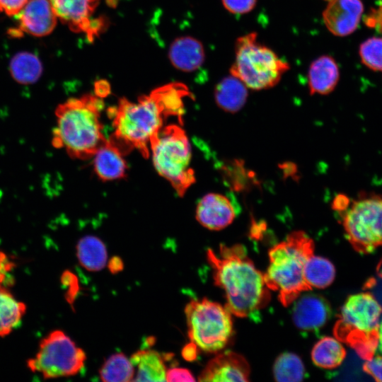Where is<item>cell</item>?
Here are the masks:
<instances>
[{"mask_svg": "<svg viewBox=\"0 0 382 382\" xmlns=\"http://www.w3.org/2000/svg\"><path fill=\"white\" fill-rule=\"evenodd\" d=\"M246 252L241 244L221 245L219 255L208 249L207 257L214 270L215 284L225 291V306L238 317L256 321L270 302V294L263 274Z\"/></svg>", "mask_w": 382, "mask_h": 382, "instance_id": "2", "label": "cell"}, {"mask_svg": "<svg viewBox=\"0 0 382 382\" xmlns=\"http://www.w3.org/2000/svg\"><path fill=\"white\" fill-rule=\"evenodd\" d=\"M377 349H378V351L380 352V353L382 354V321L379 326V337H378V344Z\"/></svg>", "mask_w": 382, "mask_h": 382, "instance_id": "39", "label": "cell"}, {"mask_svg": "<svg viewBox=\"0 0 382 382\" xmlns=\"http://www.w3.org/2000/svg\"><path fill=\"white\" fill-rule=\"evenodd\" d=\"M340 79V69L335 59L322 55L311 64L308 71V86L311 95H327L336 87Z\"/></svg>", "mask_w": 382, "mask_h": 382, "instance_id": "18", "label": "cell"}, {"mask_svg": "<svg viewBox=\"0 0 382 382\" xmlns=\"http://www.w3.org/2000/svg\"><path fill=\"white\" fill-rule=\"evenodd\" d=\"M101 105L100 98L91 94L69 98L59 105L55 110L53 146L64 149L74 158L93 157L107 140L103 134Z\"/></svg>", "mask_w": 382, "mask_h": 382, "instance_id": "3", "label": "cell"}, {"mask_svg": "<svg viewBox=\"0 0 382 382\" xmlns=\"http://www.w3.org/2000/svg\"><path fill=\"white\" fill-rule=\"evenodd\" d=\"M123 264L120 258H112L109 263V268L112 272H117L122 269Z\"/></svg>", "mask_w": 382, "mask_h": 382, "instance_id": "38", "label": "cell"}, {"mask_svg": "<svg viewBox=\"0 0 382 382\" xmlns=\"http://www.w3.org/2000/svg\"><path fill=\"white\" fill-rule=\"evenodd\" d=\"M248 88L233 75L223 78L216 86V105L223 110L234 113L239 111L248 98Z\"/></svg>", "mask_w": 382, "mask_h": 382, "instance_id": "20", "label": "cell"}, {"mask_svg": "<svg viewBox=\"0 0 382 382\" xmlns=\"http://www.w3.org/2000/svg\"><path fill=\"white\" fill-rule=\"evenodd\" d=\"M363 11L361 0H330L323 11V20L332 35L345 37L357 30Z\"/></svg>", "mask_w": 382, "mask_h": 382, "instance_id": "13", "label": "cell"}, {"mask_svg": "<svg viewBox=\"0 0 382 382\" xmlns=\"http://www.w3.org/2000/svg\"><path fill=\"white\" fill-rule=\"evenodd\" d=\"M289 68L286 61L257 41L255 32L237 38L230 74L240 79L248 88L260 91L272 88Z\"/></svg>", "mask_w": 382, "mask_h": 382, "instance_id": "6", "label": "cell"}, {"mask_svg": "<svg viewBox=\"0 0 382 382\" xmlns=\"http://www.w3.org/2000/svg\"><path fill=\"white\" fill-rule=\"evenodd\" d=\"M25 310V305L0 284V337L8 335L19 324Z\"/></svg>", "mask_w": 382, "mask_h": 382, "instance_id": "24", "label": "cell"}, {"mask_svg": "<svg viewBox=\"0 0 382 382\" xmlns=\"http://www.w3.org/2000/svg\"><path fill=\"white\" fill-rule=\"evenodd\" d=\"M188 336L205 352H217L230 341L233 330L231 312L206 298L192 300L185 306Z\"/></svg>", "mask_w": 382, "mask_h": 382, "instance_id": "8", "label": "cell"}, {"mask_svg": "<svg viewBox=\"0 0 382 382\" xmlns=\"http://www.w3.org/2000/svg\"><path fill=\"white\" fill-rule=\"evenodd\" d=\"M100 376L103 381H130L134 376V367L122 353L110 356L102 365Z\"/></svg>", "mask_w": 382, "mask_h": 382, "instance_id": "27", "label": "cell"}, {"mask_svg": "<svg viewBox=\"0 0 382 382\" xmlns=\"http://www.w3.org/2000/svg\"><path fill=\"white\" fill-rule=\"evenodd\" d=\"M86 354L61 330H54L43 338L34 359L28 361L29 369L45 378L70 376L84 366Z\"/></svg>", "mask_w": 382, "mask_h": 382, "instance_id": "10", "label": "cell"}, {"mask_svg": "<svg viewBox=\"0 0 382 382\" xmlns=\"http://www.w3.org/2000/svg\"><path fill=\"white\" fill-rule=\"evenodd\" d=\"M190 93L186 86L171 83L140 96L137 102L121 98L112 112L114 132L110 139L125 154L138 150L144 157L150 155L151 144L169 116L182 120L183 98Z\"/></svg>", "mask_w": 382, "mask_h": 382, "instance_id": "1", "label": "cell"}, {"mask_svg": "<svg viewBox=\"0 0 382 382\" xmlns=\"http://www.w3.org/2000/svg\"><path fill=\"white\" fill-rule=\"evenodd\" d=\"M349 204V199L347 196L339 195L335 198L332 202V208L342 213L347 209Z\"/></svg>", "mask_w": 382, "mask_h": 382, "instance_id": "35", "label": "cell"}, {"mask_svg": "<svg viewBox=\"0 0 382 382\" xmlns=\"http://www.w3.org/2000/svg\"><path fill=\"white\" fill-rule=\"evenodd\" d=\"M10 262H8L4 253H0V284L3 281L5 273L10 268Z\"/></svg>", "mask_w": 382, "mask_h": 382, "instance_id": "37", "label": "cell"}, {"mask_svg": "<svg viewBox=\"0 0 382 382\" xmlns=\"http://www.w3.org/2000/svg\"><path fill=\"white\" fill-rule=\"evenodd\" d=\"M137 369L133 381H166V367L161 355L155 350L141 349L130 357Z\"/></svg>", "mask_w": 382, "mask_h": 382, "instance_id": "21", "label": "cell"}, {"mask_svg": "<svg viewBox=\"0 0 382 382\" xmlns=\"http://www.w3.org/2000/svg\"><path fill=\"white\" fill-rule=\"evenodd\" d=\"M367 25L382 28V6L374 9L366 19Z\"/></svg>", "mask_w": 382, "mask_h": 382, "instance_id": "34", "label": "cell"}, {"mask_svg": "<svg viewBox=\"0 0 382 382\" xmlns=\"http://www.w3.org/2000/svg\"><path fill=\"white\" fill-rule=\"evenodd\" d=\"M57 18L69 29L84 33L90 40L100 30V20L91 21L99 0H50Z\"/></svg>", "mask_w": 382, "mask_h": 382, "instance_id": "11", "label": "cell"}, {"mask_svg": "<svg viewBox=\"0 0 382 382\" xmlns=\"http://www.w3.org/2000/svg\"><path fill=\"white\" fill-rule=\"evenodd\" d=\"M191 372L184 368H172L166 371V381H195Z\"/></svg>", "mask_w": 382, "mask_h": 382, "instance_id": "33", "label": "cell"}, {"mask_svg": "<svg viewBox=\"0 0 382 382\" xmlns=\"http://www.w3.org/2000/svg\"><path fill=\"white\" fill-rule=\"evenodd\" d=\"M80 264L90 271L103 269L107 261V250L104 243L97 237L86 236L80 239L77 247Z\"/></svg>", "mask_w": 382, "mask_h": 382, "instance_id": "23", "label": "cell"}, {"mask_svg": "<svg viewBox=\"0 0 382 382\" xmlns=\"http://www.w3.org/2000/svg\"><path fill=\"white\" fill-rule=\"evenodd\" d=\"M274 377L277 381H301L306 376L303 364L299 356L290 352L280 354L273 366Z\"/></svg>", "mask_w": 382, "mask_h": 382, "instance_id": "28", "label": "cell"}, {"mask_svg": "<svg viewBox=\"0 0 382 382\" xmlns=\"http://www.w3.org/2000/svg\"><path fill=\"white\" fill-rule=\"evenodd\" d=\"M345 236L361 254L382 245V195L361 193L342 212Z\"/></svg>", "mask_w": 382, "mask_h": 382, "instance_id": "9", "label": "cell"}, {"mask_svg": "<svg viewBox=\"0 0 382 382\" xmlns=\"http://www.w3.org/2000/svg\"><path fill=\"white\" fill-rule=\"evenodd\" d=\"M224 7L233 14H245L256 6L257 0H221Z\"/></svg>", "mask_w": 382, "mask_h": 382, "instance_id": "30", "label": "cell"}, {"mask_svg": "<svg viewBox=\"0 0 382 382\" xmlns=\"http://www.w3.org/2000/svg\"><path fill=\"white\" fill-rule=\"evenodd\" d=\"M197 346L190 342L183 349L182 354L183 357L188 361H192L196 359L197 355Z\"/></svg>", "mask_w": 382, "mask_h": 382, "instance_id": "36", "label": "cell"}, {"mask_svg": "<svg viewBox=\"0 0 382 382\" xmlns=\"http://www.w3.org/2000/svg\"><path fill=\"white\" fill-rule=\"evenodd\" d=\"M314 254V243L303 231L289 233L269 251L270 265L264 275L270 290L278 292L284 306L291 305L303 291L311 289L304 278V268Z\"/></svg>", "mask_w": 382, "mask_h": 382, "instance_id": "4", "label": "cell"}, {"mask_svg": "<svg viewBox=\"0 0 382 382\" xmlns=\"http://www.w3.org/2000/svg\"><path fill=\"white\" fill-rule=\"evenodd\" d=\"M363 370L376 381L382 382V356L372 357L363 365Z\"/></svg>", "mask_w": 382, "mask_h": 382, "instance_id": "31", "label": "cell"}, {"mask_svg": "<svg viewBox=\"0 0 382 382\" xmlns=\"http://www.w3.org/2000/svg\"><path fill=\"white\" fill-rule=\"evenodd\" d=\"M359 54L363 64L369 69L382 71V37L366 39L360 45Z\"/></svg>", "mask_w": 382, "mask_h": 382, "instance_id": "29", "label": "cell"}, {"mask_svg": "<svg viewBox=\"0 0 382 382\" xmlns=\"http://www.w3.org/2000/svg\"><path fill=\"white\" fill-rule=\"evenodd\" d=\"M236 216V209L225 195L212 192L204 195L196 208V219L204 227L214 231L230 225Z\"/></svg>", "mask_w": 382, "mask_h": 382, "instance_id": "15", "label": "cell"}, {"mask_svg": "<svg viewBox=\"0 0 382 382\" xmlns=\"http://www.w3.org/2000/svg\"><path fill=\"white\" fill-rule=\"evenodd\" d=\"M29 0H0V13L17 16Z\"/></svg>", "mask_w": 382, "mask_h": 382, "instance_id": "32", "label": "cell"}, {"mask_svg": "<svg viewBox=\"0 0 382 382\" xmlns=\"http://www.w3.org/2000/svg\"><path fill=\"white\" fill-rule=\"evenodd\" d=\"M292 311L295 325L301 331H315L323 327L331 315L328 302L321 296L306 294L299 296Z\"/></svg>", "mask_w": 382, "mask_h": 382, "instance_id": "16", "label": "cell"}, {"mask_svg": "<svg viewBox=\"0 0 382 382\" xmlns=\"http://www.w3.org/2000/svg\"><path fill=\"white\" fill-rule=\"evenodd\" d=\"M335 269L328 259L311 255L304 268V278L307 284L313 288L322 289L328 286L333 282Z\"/></svg>", "mask_w": 382, "mask_h": 382, "instance_id": "26", "label": "cell"}, {"mask_svg": "<svg viewBox=\"0 0 382 382\" xmlns=\"http://www.w3.org/2000/svg\"><path fill=\"white\" fill-rule=\"evenodd\" d=\"M325 1H328H328H330V0H325Z\"/></svg>", "mask_w": 382, "mask_h": 382, "instance_id": "40", "label": "cell"}, {"mask_svg": "<svg viewBox=\"0 0 382 382\" xmlns=\"http://www.w3.org/2000/svg\"><path fill=\"white\" fill-rule=\"evenodd\" d=\"M10 71L17 82L30 84L39 79L42 72V66L35 54L23 52L16 54L11 59Z\"/></svg>", "mask_w": 382, "mask_h": 382, "instance_id": "25", "label": "cell"}, {"mask_svg": "<svg viewBox=\"0 0 382 382\" xmlns=\"http://www.w3.org/2000/svg\"><path fill=\"white\" fill-rule=\"evenodd\" d=\"M153 164L179 196L195 182L191 168V146L183 129L177 125L163 127L151 144Z\"/></svg>", "mask_w": 382, "mask_h": 382, "instance_id": "7", "label": "cell"}, {"mask_svg": "<svg viewBox=\"0 0 382 382\" xmlns=\"http://www.w3.org/2000/svg\"><path fill=\"white\" fill-rule=\"evenodd\" d=\"M346 357V351L337 338L324 337L313 347L311 359L318 366L332 369L339 366Z\"/></svg>", "mask_w": 382, "mask_h": 382, "instance_id": "22", "label": "cell"}, {"mask_svg": "<svg viewBox=\"0 0 382 382\" xmlns=\"http://www.w3.org/2000/svg\"><path fill=\"white\" fill-rule=\"evenodd\" d=\"M168 57L175 69L192 72L202 66L205 52L199 40L191 36H182L175 38L170 44Z\"/></svg>", "mask_w": 382, "mask_h": 382, "instance_id": "17", "label": "cell"}, {"mask_svg": "<svg viewBox=\"0 0 382 382\" xmlns=\"http://www.w3.org/2000/svg\"><path fill=\"white\" fill-rule=\"evenodd\" d=\"M250 366L241 354L226 351L210 360L200 374L199 381H248Z\"/></svg>", "mask_w": 382, "mask_h": 382, "instance_id": "14", "label": "cell"}, {"mask_svg": "<svg viewBox=\"0 0 382 382\" xmlns=\"http://www.w3.org/2000/svg\"><path fill=\"white\" fill-rule=\"evenodd\" d=\"M57 18L50 0H29L18 14V27L9 33L14 37L23 33L42 37L49 35L54 29Z\"/></svg>", "mask_w": 382, "mask_h": 382, "instance_id": "12", "label": "cell"}, {"mask_svg": "<svg viewBox=\"0 0 382 382\" xmlns=\"http://www.w3.org/2000/svg\"><path fill=\"white\" fill-rule=\"evenodd\" d=\"M381 313L382 307L372 294L349 296L335 324V338L353 348L361 359H371L378 347Z\"/></svg>", "mask_w": 382, "mask_h": 382, "instance_id": "5", "label": "cell"}, {"mask_svg": "<svg viewBox=\"0 0 382 382\" xmlns=\"http://www.w3.org/2000/svg\"><path fill=\"white\" fill-rule=\"evenodd\" d=\"M124 154L110 139H107L93 155V168L98 177L104 181L125 177L127 163Z\"/></svg>", "mask_w": 382, "mask_h": 382, "instance_id": "19", "label": "cell"}]
</instances>
